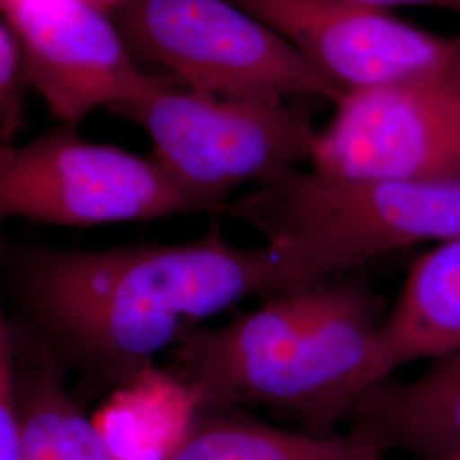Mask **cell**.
Returning a JSON list of instances; mask_svg holds the SVG:
<instances>
[{
    "mask_svg": "<svg viewBox=\"0 0 460 460\" xmlns=\"http://www.w3.org/2000/svg\"><path fill=\"white\" fill-rule=\"evenodd\" d=\"M26 74L16 36L0 21V140L13 144L22 127Z\"/></svg>",
    "mask_w": 460,
    "mask_h": 460,
    "instance_id": "15",
    "label": "cell"
},
{
    "mask_svg": "<svg viewBox=\"0 0 460 460\" xmlns=\"http://www.w3.org/2000/svg\"><path fill=\"white\" fill-rule=\"evenodd\" d=\"M452 460H460V457H456V459H452Z\"/></svg>",
    "mask_w": 460,
    "mask_h": 460,
    "instance_id": "20",
    "label": "cell"
},
{
    "mask_svg": "<svg viewBox=\"0 0 460 460\" xmlns=\"http://www.w3.org/2000/svg\"><path fill=\"white\" fill-rule=\"evenodd\" d=\"M382 341L394 368L460 353V239L440 243L414 261L382 324Z\"/></svg>",
    "mask_w": 460,
    "mask_h": 460,
    "instance_id": "11",
    "label": "cell"
},
{
    "mask_svg": "<svg viewBox=\"0 0 460 460\" xmlns=\"http://www.w3.org/2000/svg\"><path fill=\"white\" fill-rule=\"evenodd\" d=\"M0 144H2V140H0Z\"/></svg>",
    "mask_w": 460,
    "mask_h": 460,
    "instance_id": "21",
    "label": "cell"
},
{
    "mask_svg": "<svg viewBox=\"0 0 460 460\" xmlns=\"http://www.w3.org/2000/svg\"><path fill=\"white\" fill-rule=\"evenodd\" d=\"M4 21L16 36L26 81L64 125L171 81L142 70L118 24L87 0H33Z\"/></svg>",
    "mask_w": 460,
    "mask_h": 460,
    "instance_id": "8",
    "label": "cell"
},
{
    "mask_svg": "<svg viewBox=\"0 0 460 460\" xmlns=\"http://www.w3.org/2000/svg\"><path fill=\"white\" fill-rule=\"evenodd\" d=\"M380 302L357 281L279 294L176 343L174 377L207 404H270L326 429L394 372Z\"/></svg>",
    "mask_w": 460,
    "mask_h": 460,
    "instance_id": "2",
    "label": "cell"
},
{
    "mask_svg": "<svg viewBox=\"0 0 460 460\" xmlns=\"http://www.w3.org/2000/svg\"><path fill=\"white\" fill-rule=\"evenodd\" d=\"M207 212L155 159L89 142L62 125L0 144V218L87 227Z\"/></svg>",
    "mask_w": 460,
    "mask_h": 460,
    "instance_id": "6",
    "label": "cell"
},
{
    "mask_svg": "<svg viewBox=\"0 0 460 460\" xmlns=\"http://www.w3.org/2000/svg\"><path fill=\"white\" fill-rule=\"evenodd\" d=\"M116 24L135 58L214 98L328 99L343 93L290 43L229 0H128Z\"/></svg>",
    "mask_w": 460,
    "mask_h": 460,
    "instance_id": "5",
    "label": "cell"
},
{
    "mask_svg": "<svg viewBox=\"0 0 460 460\" xmlns=\"http://www.w3.org/2000/svg\"><path fill=\"white\" fill-rule=\"evenodd\" d=\"M91 4H94L99 9H102L104 13H116L118 9H121L128 0H87Z\"/></svg>",
    "mask_w": 460,
    "mask_h": 460,
    "instance_id": "18",
    "label": "cell"
},
{
    "mask_svg": "<svg viewBox=\"0 0 460 460\" xmlns=\"http://www.w3.org/2000/svg\"><path fill=\"white\" fill-rule=\"evenodd\" d=\"M197 395L181 380L148 370L94 416L113 460H169L195 425Z\"/></svg>",
    "mask_w": 460,
    "mask_h": 460,
    "instance_id": "12",
    "label": "cell"
},
{
    "mask_svg": "<svg viewBox=\"0 0 460 460\" xmlns=\"http://www.w3.org/2000/svg\"><path fill=\"white\" fill-rule=\"evenodd\" d=\"M261 21L343 94L447 66L459 36L442 38L357 0H229Z\"/></svg>",
    "mask_w": 460,
    "mask_h": 460,
    "instance_id": "9",
    "label": "cell"
},
{
    "mask_svg": "<svg viewBox=\"0 0 460 460\" xmlns=\"http://www.w3.org/2000/svg\"><path fill=\"white\" fill-rule=\"evenodd\" d=\"M385 450L353 429L319 437L243 420L193 425L169 460H382Z\"/></svg>",
    "mask_w": 460,
    "mask_h": 460,
    "instance_id": "13",
    "label": "cell"
},
{
    "mask_svg": "<svg viewBox=\"0 0 460 460\" xmlns=\"http://www.w3.org/2000/svg\"><path fill=\"white\" fill-rule=\"evenodd\" d=\"M357 2H363L378 9H387L394 5H427V7L454 11L460 14V0H357Z\"/></svg>",
    "mask_w": 460,
    "mask_h": 460,
    "instance_id": "17",
    "label": "cell"
},
{
    "mask_svg": "<svg viewBox=\"0 0 460 460\" xmlns=\"http://www.w3.org/2000/svg\"><path fill=\"white\" fill-rule=\"evenodd\" d=\"M110 111L147 133L154 159L214 214L224 212L239 186L261 184L311 163L319 133L300 104L214 98L174 79Z\"/></svg>",
    "mask_w": 460,
    "mask_h": 460,
    "instance_id": "4",
    "label": "cell"
},
{
    "mask_svg": "<svg viewBox=\"0 0 460 460\" xmlns=\"http://www.w3.org/2000/svg\"><path fill=\"white\" fill-rule=\"evenodd\" d=\"M311 164L348 178L460 181V34L442 68L343 94Z\"/></svg>",
    "mask_w": 460,
    "mask_h": 460,
    "instance_id": "7",
    "label": "cell"
},
{
    "mask_svg": "<svg viewBox=\"0 0 460 460\" xmlns=\"http://www.w3.org/2000/svg\"><path fill=\"white\" fill-rule=\"evenodd\" d=\"M28 2H33V0H0V17L4 19V17L9 16L13 11H16Z\"/></svg>",
    "mask_w": 460,
    "mask_h": 460,
    "instance_id": "19",
    "label": "cell"
},
{
    "mask_svg": "<svg viewBox=\"0 0 460 460\" xmlns=\"http://www.w3.org/2000/svg\"><path fill=\"white\" fill-rule=\"evenodd\" d=\"M222 214L260 230L309 285L406 247L460 239V181H395L290 169Z\"/></svg>",
    "mask_w": 460,
    "mask_h": 460,
    "instance_id": "3",
    "label": "cell"
},
{
    "mask_svg": "<svg viewBox=\"0 0 460 460\" xmlns=\"http://www.w3.org/2000/svg\"><path fill=\"white\" fill-rule=\"evenodd\" d=\"M17 275L22 304L49 343L121 387L199 321L247 296L309 287L281 247L234 246L217 226L181 244L36 247Z\"/></svg>",
    "mask_w": 460,
    "mask_h": 460,
    "instance_id": "1",
    "label": "cell"
},
{
    "mask_svg": "<svg viewBox=\"0 0 460 460\" xmlns=\"http://www.w3.org/2000/svg\"><path fill=\"white\" fill-rule=\"evenodd\" d=\"M17 412L24 460H113L87 418L49 367L28 377L16 370Z\"/></svg>",
    "mask_w": 460,
    "mask_h": 460,
    "instance_id": "14",
    "label": "cell"
},
{
    "mask_svg": "<svg viewBox=\"0 0 460 460\" xmlns=\"http://www.w3.org/2000/svg\"><path fill=\"white\" fill-rule=\"evenodd\" d=\"M0 460H24L17 412L14 358L0 348Z\"/></svg>",
    "mask_w": 460,
    "mask_h": 460,
    "instance_id": "16",
    "label": "cell"
},
{
    "mask_svg": "<svg viewBox=\"0 0 460 460\" xmlns=\"http://www.w3.org/2000/svg\"><path fill=\"white\" fill-rule=\"evenodd\" d=\"M357 431L420 460L460 457V353L404 384L382 382L355 408Z\"/></svg>",
    "mask_w": 460,
    "mask_h": 460,
    "instance_id": "10",
    "label": "cell"
}]
</instances>
